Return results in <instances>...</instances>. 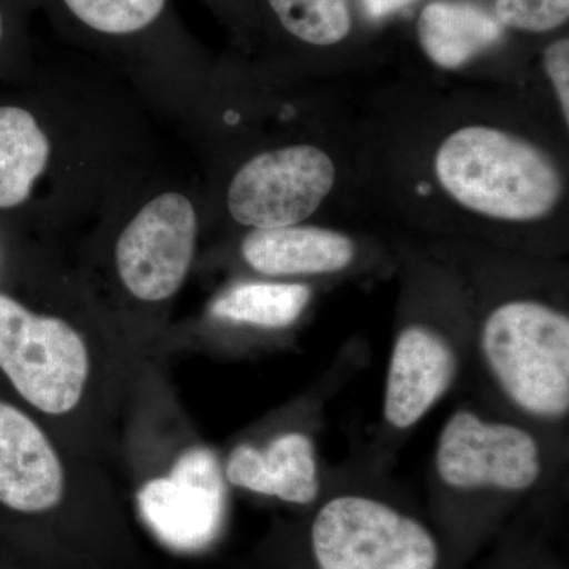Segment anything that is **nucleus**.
<instances>
[{
	"label": "nucleus",
	"mask_w": 569,
	"mask_h": 569,
	"mask_svg": "<svg viewBox=\"0 0 569 569\" xmlns=\"http://www.w3.org/2000/svg\"><path fill=\"white\" fill-rule=\"evenodd\" d=\"M50 141L32 112L0 107V209L17 208L50 160Z\"/></svg>",
	"instance_id": "14"
},
{
	"label": "nucleus",
	"mask_w": 569,
	"mask_h": 569,
	"mask_svg": "<svg viewBox=\"0 0 569 569\" xmlns=\"http://www.w3.org/2000/svg\"><path fill=\"white\" fill-rule=\"evenodd\" d=\"M0 370L43 413H69L88 383L89 351L67 321L37 316L0 293Z\"/></svg>",
	"instance_id": "4"
},
{
	"label": "nucleus",
	"mask_w": 569,
	"mask_h": 569,
	"mask_svg": "<svg viewBox=\"0 0 569 569\" xmlns=\"http://www.w3.org/2000/svg\"><path fill=\"white\" fill-rule=\"evenodd\" d=\"M459 353L429 325L397 335L385 383L383 418L395 430L413 429L448 395L459 373Z\"/></svg>",
	"instance_id": "9"
},
{
	"label": "nucleus",
	"mask_w": 569,
	"mask_h": 569,
	"mask_svg": "<svg viewBox=\"0 0 569 569\" xmlns=\"http://www.w3.org/2000/svg\"><path fill=\"white\" fill-rule=\"evenodd\" d=\"M63 488L61 460L43 430L0 400V505L28 515L50 511Z\"/></svg>",
	"instance_id": "10"
},
{
	"label": "nucleus",
	"mask_w": 569,
	"mask_h": 569,
	"mask_svg": "<svg viewBox=\"0 0 569 569\" xmlns=\"http://www.w3.org/2000/svg\"><path fill=\"white\" fill-rule=\"evenodd\" d=\"M436 173L452 200L503 222L545 219L565 192L559 167L545 149L493 127L449 134L438 148Z\"/></svg>",
	"instance_id": "1"
},
{
	"label": "nucleus",
	"mask_w": 569,
	"mask_h": 569,
	"mask_svg": "<svg viewBox=\"0 0 569 569\" xmlns=\"http://www.w3.org/2000/svg\"><path fill=\"white\" fill-rule=\"evenodd\" d=\"M312 299L306 283H238L212 302L211 313L220 320L283 329L295 325Z\"/></svg>",
	"instance_id": "15"
},
{
	"label": "nucleus",
	"mask_w": 569,
	"mask_h": 569,
	"mask_svg": "<svg viewBox=\"0 0 569 569\" xmlns=\"http://www.w3.org/2000/svg\"><path fill=\"white\" fill-rule=\"evenodd\" d=\"M3 31H6V24H3V14L2 10H0V40L3 39Z\"/></svg>",
	"instance_id": "21"
},
{
	"label": "nucleus",
	"mask_w": 569,
	"mask_h": 569,
	"mask_svg": "<svg viewBox=\"0 0 569 569\" xmlns=\"http://www.w3.org/2000/svg\"><path fill=\"white\" fill-rule=\"evenodd\" d=\"M503 37L496 17L470 2L436 0L419 14L418 39L441 69H459Z\"/></svg>",
	"instance_id": "13"
},
{
	"label": "nucleus",
	"mask_w": 569,
	"mask_h": 569,
	"mask_svg": "<svg viewBox=\"0 0 569 569\" xmlns=\"http://www.w3.org/2000/svg\"><path fill=\"white\" fill-rule=\"evenodd\" d=\"M146 523L174 549L204 548L219 533L224 482L216 456L206 448L183 452L170 477L152 479L138 493Z\"/></svg>",
	"instance_id": "8"
},
{
	"label": "nucleus",
	"mask_w": 569,
	"mask_h": 569,
	"mask_svg": "<svg viewBox=\"0 0 569 569\" xmlns=\"http://www.w3.org/2000/svg\"><path fill=\"white\" fill-rule=\"evenodd\" d=\"M247 264L272 277L336 274L353 263L348 236L318 227L258 228L241 246Z\"/></svg>",
	"instance_id": "12"
},
{
	"label": "nucleus",
	"mask_w": 569,
	"mask_h": 569,
	"mask_svg": "<svg viewBox=\"0 0 569 569\" xmlns=\"http://www.w3.org/2000/svg\"><path fill=\"white\" fill-rule=\"evenodd\" d=\"M479 355L516 410L545 422L569 411V317L533 299L496 307L482 321Z\"/></svg>",
	"instance_id": "2"
},
{
	"label": "nucleus",
	"mask_w": 569,
	"mask_h": 569,
	"mask_svg": "<svg viewBox=\"0 0 569 569\" xmlns=\"http://www.w3.org/2000/svg\"><path fill=\"white\" fill-rule=\"evenodd\" d=\"M545 69L548 73L557 97H559L561 114L569 123V40L560 39L550 43L545 51Z\"/></svg>",
	"instance_id": "19"
},
{
	"label": "nucleus",
	"mask_w": 569,
	"mask_h": 569,
	"mask_svg": "<svg viewBox=\"0 0 569 569\" xmlns=\"http://www.w3.org/2000/svg\"><path fill=\"white\" fill-rule=\"evenodd\" d=\"M284 31L313 47H332L353 28L350 0H268Z\"/></svg>",
	"instance_id": "17"
},
{
	"label": "nucleus",
	"mask_w": 569,
	"mask_h": 569,
	"mask_svg": "<svg viewBox=\"0 0 569 569\" xmlns=\"http://www.w3.org/2000/svg\"><path fill=\"white\" fill-rule=\"evenodd\" d=\"M493 9L503 28L531 33L559 29L569 18V0H496Z\"/></svg>",
	"instance_id": "18"
},
{
	"label": "nucleus",
	"mask_w": 569,
	"mask_h": 569,
	"mask_svg": "<svg viewBox=\"0 0 569 569\" xmlns=\"http://www.w3.org/2000/svg\"><path fill=\"white\" fill-rule=\"evenodd\" d=\"M361 2L367 17L372 18V20H381V18L396 13L397 10L403 9L415 0H361Z\"/></svg>",
	"instance_id": "20"
},
{
	"label": "nucleus",
	"mask_w": 569,
	"mask_h": 569,
	"mask_svg": "<svg viewBox=\"0 0 569 569\" xmlns=\"http://www.w3.org/2000/svg\"><path fill=\"white\" fill-rule=\"evenodd\" d=\"M194 242L192 201L176 192L153 198L119 236L116 266L122 283L141 301L171 298L189 274Z\"/></svg>",
	"instance_id": "7"
},
{
	"label": "nucleus",
	"mask_w": 569,
	"mask_h": 569,
	"mask_svg": "<svg viewBox=\"0 0 569 569\" xmlns=\"http://www.w3.org/2000/svg\"><path fill=\"white\" fill-rule=\"evenodd\" d=\"M78 24L97 36L126 39L157 28L168 0H59Z\"/></svg>",
	"instance_id": "16"
},
{
	"label": "nucleus",
	"mask_w": 569,
	"mask_h": 569,
	"mask_svg": "<svg viewBox=\"0 0 569 569\" xmlns=\"http://www.w3.org/2000/svg\"><path fill=\"white\" fill-rule=\"evenodd\" d=\"M230 485L293 505H310L320 496L316 445L305 432H287L260 449L239 445L224 468Z\"/></svg>",
	"instance_id": "11"
},
{
	"label": "nucleus",
	"mask_w": 569,
	"mask_h": 569,
	"mask_svg": "<svg viewBox=\"0 0 569 569\" xmlns=\"http://www.w3.org/2000/svg\"><path fill=\"white\" fill-rule=\"evenodd\" d=\"M318 569H437L440 548L425 523L378 498L332 497L310 530Z\"/></svg>",
	"instance_id": "3"
},
{
	"label": "nucleus",
	"mask_w": 569,
	"mask_h": 569,
	"mask_svg": "<svg viewBox=\"0 0 569 569\" xmlns=\"http://www.w3.org/2000/svg\"><path fill=\"white\" fill-rule=\"evenodd\" d=\"M433 468L448 489L520 493L538 486L545 460L526 427L459 408L441 427Z\"/></svg>",
	"instance_id": "5"
},
{
	"label": "nucleus",
	"mask_w": 569,
	"mask_h": 569,
	"mask_svg": "<svg viewBox=\"0 0 569 569\" xmlns=\"http://www.w3.org/2000/svg\"><path fill=\"white\" fill-rule=\"evenodd\" d=\"M336 167L310 144L258 153L239 168L228 189V211L246 227L279 228L305 222L331 193Z\"/></svg>",
	"instance_id": "6"
}]
</instances>
